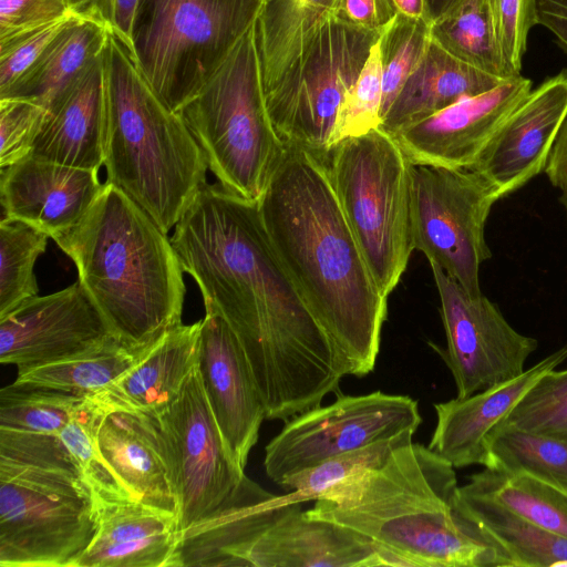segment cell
<instances>
[{
    "mask_svg": "<svg viewBox=\"0 0 567 567\" xmlns=\"http://www.w3.org/2000/svg\"><path fill=\"white\" fill-rule=\"evenodd\" d=\"M171 241L205 309L237 337L267 420L286 422L341 392L338 352L276 256L257 202L205 183Z\"/></svg>",
    "mask_w": 567,
    "mask_h": 567,
    "instance_id": "6da1fadb",
    "label": "cell"
},
{
    "mask_svg": "<svg viewBox=\"0 0 567 567\" xmlns=\"http://www.w3.org/2000/svg\"><path fill=\"white\" fill-rule=\"evenodd\" d=\"M257 203L276 256L331 339L346 375L369 374L388 297L343 214L324 154L285 143Z\"/></svg>",
    "mask_w": 567,
    "mask_h": 567,
    "instance_id": "7a4b0ae2",
    "label": "cell"
},
{
    "mask_svg": "<svg viewBox=\"0 0 567 567\" xmlns=\"http://www.w3.org/2000/svg\"><path fill=\"white\" fill-rule=\"evenodd\" d=\"M454 466L412 442L324 492L307 516L368 537L391 566L509 567L501 549L455 509Z\"/></svg>",
    "mask_w": 567,
    "mask_h": 567,
    "instance_id": "3957f363",
    "label": "cell"
},
{
    "mask_svg": "<svg viewBox=\"0 0 567 567\" xmlns=\"http://www.w3.org/2000/svg\"><path fill=\"white\" fill-rule=\"evenodd\" d=\"M54 240L122 346L144 350L182 323L186 287L171 238L114 184Z\"/></svg>",
    "mask_w": 567,
    "mask_h": 567,
    "instance_id": "277c9868",
    "label": "cell"
},
{
    "mask_svg": "<svg viewBox=\"0 0 567 567\" xmlns=\"http://www.w3.org/2000/svg\"><path fill=\"white\" fill-rule=\"evenodd\" d=\"M104 89L107 182L168 234L206 183L204 153L112 32L104 50Z\"/></svg>",
    "mask_w": 567,
    "mask_h": 567,
    "instance_id": "5b68a950",
    "label": "cell"
},
{
    "mask_svg": "<svg viewBox=\"0 0 567 567\" xmlns=\"http://www.w3.org/2000/svg\"><path fill=\"white\" fill-rule=\"evenodd\" d=\"M94 494L59 435L0 427V566L75 567Z\"/></svg>",
    "mask_w": 567,
    "mask_h": 567,
    "instance_id": "8992f818",
    "label": "cell"
},
{
    "mask_svg": "<svg viewBox=\"0 0 567 567\" xmlns=\"http://www.w3.org/2000/svg\"><path fill=\"white\" fill-rule=\"evenodd\" d=\"M177 113L219 185L258 202L285 143L266 107L256 20Z\"/></svg>",
    "mask_w": 567,
    "mask_h": 567,
    "instance_id": "52a82bcc",
    "label": "cell"
},
{
    "mask_svg": "<svg viewBox=\"0 0 567 567\" xmlns=\"http://www.w3.org/2000/svg\"><path fill=\"white\" fill-rule=\"evenodd\" d=\"M324 157L343 214L378 288L388 297L414 250L410 228L412 164L381 127L341 140Z\"/></svg>",
    "mask_w": 567,
    "mask_h": 567,
    "instance_id": "ba28073f",
    "label": "cell"
},
{
    "mask_svg": "<svg viewBox=\"0 0 567 567\" xmlns=\"http://www.w3.org/2000/svg\"><path fill=\"white\" fill-rule=\"evenodd\" d=\"M266 0H140L135 61L172 111L203 87L258 17Z\"/></svg>",
    "mask_w": 567,
    "mask_h": 567,
    "instance_id": "9c48e42d",
    "label": "cell"
},
{
    "mask_svg": "<svg viewBox=\"0 0 567 567\" xmlns=\"http://www.w3.org/2000/svg\"><path fill=\"white\" fill-rule=\"evenodd\" d=\"M380 35L336 16L321 21L299 58L265 93L268 115L284 143L320 154L336 145L341 103Z\"/></svg>",
    "mask_w": 567,
    "mask_h": 567,
    "instance_id": "30bf717a",
    "label": "cell"
},
{
    "mask_svg": "<svg viewBox=\"0 0 567 567\" xmlns=\"http://www.w3.org/2000/svg\"><path fill=\"white\" fill-rule=\"evenodd\" d=\"M498 199L497 189L477 172L411 166L412 247L472 296L482 293L480 269L492 257L485 225Z\"/></svg>",
    "mask_w": 567,
    "mask_h": 567,
    "instance_id": "8fae6325",
    "label": "cell"
},
{
    "mask_svg": "<svg viewBox=\"0 0 567 567\" xmlns=\"http://www.w3.org/2000/svg\"><path fill=\"white\" fill-rule=\"evenodd\" d=\"M326 406L305 411L285 422L265 447L264 467L278 484L333 456L415 432L422 422L417 401L375 391L336 394Z\"/></svg>",
    "mask_w": 567,
    "mask_h": 567,
    "instance_id": "7c38bea8",
    "label": "cell"
},
{
    "mask_svg": "<svg viewBox=\"0 0 567 567\" xmlns=\"http://www.w3.org/2000/svg\"><path fill=\"white\" fill-rule=\"evenodd\" d=\"M441 301L446 348L437 349L450 369L456 398L507 382L525 371L538 341L515 330L498 306L472 296L435 264H430Z\"/></svg>",
    "mask_w": 567,
    "mask_h": 567,
    "instance_id": "4fadbf2b",
    "label": "cell"
},
{
    "mask_svg": "<svg viewBox=\"0 0 567 567\" xmlns=\"http://www.w3.org/2000/svg\"><path fill=\"white\" fill-rule=\"evenodd\" d=\"M158 417L173 447L183 530L220 507L240 485L245 472L227 447L197 365Z\"/></svg>",
    "mask_w": 567,
    "mask_h": 567,
    "instance_id": "5bb4252c",
    "label": "cell"
},
{
    "mask_svg": "<svg viewBox=\"0 0 567 567\" xmlns=\"http://www.w3.org/2000/svg\"><path fill=\"white\" fill-rule=\"evenodd\" d=\"M118 342L78 280L34 296L0 318V362L22 373Z\"/></svg>",
    "mask_w": 567,
    "mask_h": 567,
    "instance_id": "9a60e30c",
    "label": "cell"
},
{
    "mask_svg": "<svg viewBox=\"0 0 567 567\" xmlns=\"http://www.w3.org/2000/svg\"><path fill=\"white\" fill-rule=\"evenodd\" d=\"M522 74L464 97L392 136L413 165L472 169L511 113L532 90Z\"/></svg>",
    "mask_w": 567,
    "mask_h": 567,
    "instance_id": "2e32d148",
    "label": "cell"
},
{
    "mask_svg": "<svg viewBox=\"0 0 567 567\" xmlns=\"http://www.w3.org/2000/svg\"><path fill=\"white\" fill-rule=\"evenodd\" d=\"M197 368L227 447L245 470L266 411L246 354L225 319L205 309Z\"/></svg>",
    "mask_w": 567,
    "mask_h": 567,
    "instance_id": "e0dca14e",
    "label": "cell"
},
{
    "mask_svg": "<svg viewBox=\"0 0 567 567\" xmlns=\"http://www.w3.org/2000/svg\"><path fill=\"white\" fill-rule=\"evenodd\" d=\"M567 118V70L532 89L488 142L471 171L502 197L544 172Z\"/></svg>",
    "mask_w": 567,
    "mask_h": 567,
    "instance_id": "ac0fdd59",
    "label": "cell"
},
{
    "mask_svg": "<svg viewBox=\"0 0 567 567\" xmlns=\"http://www.w3.org/2000/svg\"><path fill=\"white\" fill-rule=\"evenodd\" d=\"M97 445L133 501L178 516L175 458L158 415L125 411L104 414Z\"/></svg>",
    "mask_w": 567,
    "mask_h": 567,
    "instance_id": "d6986e66",
    "label": "cell"
},
{
    "mask_svg": "<svg viewBox=\"0 0 567 567\" xmlns=\"http://www.w3.org/2000/svg\"><path fill=\"white\" fill-rule=\"evenodd\" d=\"M102 186L96 168L30 155L1 168L4 218L25 223L55 239L83 218Z\"/></svg>",
    "mask_w": 567,
    "mask_h": 567,
    "instance_id": "ffe728a7",
    "label": "cell"
},
{
    "mask_svg": "<svg viewBox=\"0 0 567 567\" xmlns=\"http://www.w3.org/2000/svg\"><path fill=\"white\" fill-rule=\"evenodd\" d=\"M246 567H378L384 554L364 535L307 516L291 502L244 555Z\"/></svg>",
    "mask_w": 567,
    "mask_h": 567,
    "instance_id": "44dd1931",
    "label": "cell"
},
{
    "mask_svg": "<svg viewBox=\"0 0 567 567\" xmlns=\"http://www.w3.org/2000/svg\"><path fill=\"white\" fill-rule=\"evenodd\" d=\"M566 359L567 344L507 382L467 398L435 403L436 426L429 449L455 468L485 466L491 432L545 373Z\"/></svg>",
    "mask_w": 567,
    "mask_h": 567,
    "instance_id": "7402d4cb",
    "label": "cell"
},
{
    "mask_svg": "<svg viewBox=\"0 0 567 567\" xmlns=\"http://www.w3.org/2000/svg\"><path fill=\"white\" fill-rule=\"evenodd\" d=\"M291 502L245 475L220 507L182 530L171 567L244 566L247 549Z\"/></svg>",
    "mask_w": 567,
    "mask_h": 567,
    "instance_id": "603a6c76",
    "label": "cell"
},
{
    "mask_svg": "<svg viewBox=\"0 0 567 567\" xmlns=\"http://www.w3.org/2000/svg\"><path fill=\"white\" fill-rule=\"evenodd\" d=\"M200 329L202 320L172 328L132 368L87 399L103 414L125 411L161 415L197 365Z\"/></svg>",
    "mask_w": 567,
    "mask_h": 567,
    "instance_id": "cb8c5ba5",
    "label": "cell"
},
{
    "mask_svg": "<svg viewBox=\"0 0 567 567\" xmlns=\"http://www.w3.org/2000/svg\"><path fill=\"white\" fill-rule=\"evenodd\" d=\"M104 123L103 51L50 105L31 156L100 169L104 165Z\"/></svg>",
    "mask_w": 567,
    "mask_h": 567,
    "instance_id": "d4e9b609",
    "label": "cell"
},
{
    "mask_svg": "<svg viewBox=\"0 0 567 567\" xmlns=\"http://www.w3.org/2000/svg\"><path fill=\"white\" fill-rule=\"evenodd\" d=\"M181 533L177 515L132 499L96 502V532L75 567H171Z\"/></svg>",
    "mask_w": 567,
    "mask_h": 567,
    "instance_id": "484cf974",
    "label": "cell"
},
{
    "mask_svg": "<svg viewBox=\"0 0 567 567\" xmlns=\"http://www.w3.org/2000/svg\"><path fill=\"white\" fill-rule=\"evenodd\" d=\"M503 81L454 58L431 39L422 60L379 127L393 135L464 97L489 91Z\"/></svg>",
    "mask_w": 567,
    "mask_h": 567,
    "instance_id": "4316f807",
    "label": "cell"
},
{
    "mask_svg": "<svg viewBox=\"0 0 567 567\" xmlns=\"http://www.w3.org/2000/svg\"><path fill=\"white\" fill-rule=\"evenodd\" d=\"M110 29L74 14L34 64L3 97L34 101L47 110L62 91L104 51Z\"/></svg>",
    "mask_w": 567,
    "mask_h": 567,
    "instance_id": "83f0119b",
    "label": "cell"
},
{
    "mask_svg": "<svg viewBox=\"0 0 567 567\" xmlns=\"http://www.w3.org/2000/svg\"><path fill=\"white\" fill-rule=\"evenodd\" d=\"M456 512L505 555L509 567L567 566V538L458 486Z\"/></svg>",
    "mask_w": 567,
    "mask_h": 567,
    "instance_id": "f1b7e54d",
    "label": "cell"
},
{
    "mask_svg": "<svg viewBox=\"0 0 567 567\" xmlns=\"http://www.w3.org/2000/svg\"><path fill=\"white\" fill-rule=\"evenodd\" d=\"M339 0H266L256 33L265 93L299 58L322 20L334 16Z\"/></svg>",
    "mask_w": 567,
    "mask_h": 567,
    "instance_id": "f546056e",
    "label": "cell"
},
{
    "mask_svg": "<svg viewBox=\"0 0 567 567\" xmlns=\"http://www.w3.org/2000/svg\"><path fill=\"white\" fill-rule=\"evenodd\" d=\"M462 487L549 533L567 538V493L543 478L526 472L485 467L471 475Z\"/></svg>",
    "mask_w": 567,
    "mask_h": 567,
    "instance_id": "4dcf8cb0",
    "label": "cell"
},
{
    "mask_svg": "<svg viewBox=\"0 0 567 567\" xmlns=\"http://www.w3.org/2000/svg\"><path fill=\"white\" fill-rule=\"evenodd\" d=\"M431 39L454 58L501 80L520 75L498 41L487 0H463L430 25Z\"/></svg>",
    "mask_w": 567,
    "mask_h": 567,
    "instance_id": "1f68e13d",
    "label": "cell"
},
{
    "mask_svg": "<svg viewBox=\"0 0 567 567\" xmlns=\"http://www.w3.org/2000/svg\"><path fill=\"white\" fill-rule=\"evenodd\" d=\"M484 467L526 472L567 493V435H544L498 424L487 440Z\"/></svg>",
    "mask_w": 567,
    "mask_h": 567,
    "instance_id": "d6a6232c",
    "label": "cell"
},
{
    "mask_svg": "<svg viewBox=\"0 0 567 567\" xmlns=\"http://www.w3.org/2000/svg\"><path fill=\"white\" fill-rule=\"evenodd\" d=\"M146 350H132L113 342L72 359L18 373L16 381L89 396L125 373Z\"/></svg>",
    "mask_w": 567,
    "mask_h": 567,
    "instance_id": "836d02e7",
    "label": "cell"
},
{
    "mask_svg": "<svg viewBox=\"0 0 567 567\" xmlns=\"http://www.w3.org/2000/svg\"><path fill=\"white\" fill-rule=\"evenodd\" d=\"M86 398L75 392L14 381L0 390V427L58 435Z\"/></svg>",
    "mask_w": 567,
    "mask_h": 567,
    "instance_id": "e575fe53",
    "label": "cell"
},
{
    "mask_svg": "<svg viewBox=\"0 0 567 567\" xmlns=\"http://www.w3.org/2000/svg\"><path fill=\"white\" fill-rule=\"evenodd\" d=\"M45 233L18 220L0 223V318L38 296L34 265L48 245Z\"/></svg>",
    "mask_w": 567,
    "mask_h": 567,
    "instance_id": "d590c367",
    "label": "cell"
},
{
    "mask_svg": "<svg viewBox=\"0 0 567 567\" xmlns=\"http://www.w3.org/2000/svg\"><path fill=\"white\" fill-rule=\"evenodd\" d=\"M415 432H406L395 437L347 452L299 472L281 483L292 502L318 499L324 492L339 483L369 468L380 466L399 446L412 442Z\"/></svg>",
    "mask_w": 567,
    "mask_h": 567,
    "instance_id": "8d00e7d4",
    "label": "cell"
},
{
    "mask_svg": "<svg viewBox=\"0 0 567 567\" xmlns=\"http://www.w3.org/2000/svg\"><path fill=\"white\" fill-rule=\"evenodd\" d=\"M103 416L104 414L86 398L58 435L92 489L96 502L132 499L99 449L97 430Z\"/></svg>",
    "mask_w": 567,
    "mask_h": 567,
    "instance_id": "74e56055",
    "label": "cell"
},
{
    "mask_svg": "<svg viewBox=\"0 0 567 567\" xmlns=\"http://www.w3.org/2000/svg\"><path fill=\"white\" fill-rule=\"evenodd\" d=\"M430 41V23L424 18L400 12L381 32L378 41L382 66L381 120L422 60Z\"/></svg>",
    "mask_w": 567,
    "mask_h": 567,
    "instance_id": "f35d334b",
    "label": "cell"
},
{
    "mask_svg": "<svg viewBox=\"0 0 567 567\" xmlns=\"http://www.w3.org/2000/svg\"><path fill=\"white\" fill-rule=\"evenodd\" d=\"M499 424L535 434L567 435V369L545 373Z\"/></svg>",
    "mask_w": 567,
    "mask_h": 567,
    "instance_id": "ab89813d",
    "label": "cell"
},
{
    "mask_svg": "<svg viewBox=\"0 0 567 567\" xmlns=\"http://www.w3.org/2000/svg\"><path fill=\"white\" fill-rule=\"evenodd\" d=\"M378 41L371 48L355 83L341 103L336 144L343 138L364 134L381 124L382 66Z\"/></svg>",
    "mask_w": 567,
    "mask_h": 567,
    "instance_id": "60d3db41",
    "label": "cell"
},
{
    "mask_svg": "<svg viewBox=\"0 0 567 567\" xmlns=\"http://www.w3.org/2000/svg\"><path fill=\"white\" fill-rule=\"evenodd\" d=\"M48 110L22 97L0 99V167L4 168L31 155Z\"/></svg>",
    "mask_w": 567,
    "mask_h": 567,
    "instance_id": "b9f144b4",
    "label": "cell"
},
{
    "mask_svg": "<svg viewBox=\"0 0 567 567\" xmlns=\"http://www.w3.org/2000/svg\"><path fill=\"white\" fill-rule=\"evenodd\" d=\"M74 14L78 13L72 12L0 45V97L8 94Z\"/></svg>",
    "mask_w": 567,
    "mask_h": 567,
    "instance_id": "7bdbcfd3",
    "label": "cell"
},
{
    "mask_svg": "<svg viewBox=\"0 0 567 567\" xmlns=\"http://www.w3.org/2000/svg\"><path fill=\"white\" fill-rule=\"evenodd\" d=\"M504 54L520 73L529 30L537 24L536 0H487Z\"/></svg>",
    "mask_w": 567,
    "mask_h": 567,
    "instance_id": "ee69618b",
    "label": "cell"
},
{
    "mask_svg": "<svg viewBox=\"0 0 567 567\" xmlns=\"http://www.w3.org/2000/svg\"><path fill=\"white\" fill-rule=\"evenodd\" d=\"M72 12L73 0H0V45Z\"/></svg>",
    "mask_w": 567,
    "mask_h": 567,
    "instance_id": "f6af8a7d",
    "label": "cell"
},
{
    "mask_svg": "<svg viewBox=\"0 0 567 567\" xmlns=\"http://www.w3.org/2000/svg\"><path fill=\"white\" fill-rule=\"evenodd\" d=\"M140 0H73L74 11L94 19L115 34L134 56L133 24ZM135 59V58H134Z\"/></svg>",
    "mask_w": 567,
    "mask_h": 567,
    "instance_id": "bcb514c9",
    "label": "cell"
},
{
    "mask_svg": "<svg viewBox=\"0 0 567 567\" xmlns=\"http://www.w3.org/2000/svg\"><path fill=\"white\" fill-rule=\"evenodd\" d=\"M398 12L392 0H339L334 16L354 27L382 32Z\"/></svg>",
    "mask_w": 567,
    "mask_h": 567,
    "instance_id": "7dc6e473",
    "label": "cell"
},
{
    "mask_svg": "<svg viewBox=\"0 0 567 567\" xmlns=\"http://www.w3.org/2000/svg\"><path fill=\"white\" fill-rule=\"evenodd\" d=\"M544 173L551 185L560 192L559 202L567 218V118L556 137Z\"/></svg>",
    "mask_w": 567,
    "mask_h": 567,
    "instance_id": "c3c4849f",
    "label": "cell"
},
{
    "mask_svg": "<svg viewBox=\"0 0 567 567\" xmlns=\"http://www.w3.org/2000/svg\"><path fill=\"white\" fill-rule=\"evenodd\" d=\"M537 24L549 30L567 53V0H536Z\"/></svg>",
    "mask_w": 567,
    "mask_h": 567,
    "instance_id": "681fc988",
    "label": "cell"
},
{
    "mask_svg": "<svg viewBox=\"0 0 567 567\" xmlns=\"http://www.w3.org/2000/svg\"><path fill=\"white\" fill-rule=\"evenodd\" d=\"M462 1L463 0H424V19L431 25L434 21L450 12Z\"/></svg>",
    "mask_w": 567,
    "mask_h": 567,
    "instance_id": "f907efd6",
    "label": "cell"
},
{
    "mask_svg": "<svg viewBox=\"0 0 567 567\" xmlns=\"http://www.w3.org/2000/svg\"><path fill=\"white\" fill-rule=\"evenodd\" d=\"M400 13L412 18H424V0H392Z\"/></svg>",
    "mask_w": 567,
    "mask_h": 567,
    "instance_id": "816d5d0a",
    "label": "cell"
}]
</instances>
